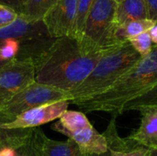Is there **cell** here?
<instances>
[{
  "label": "cell",
  "mask_w": 157,
  "mask_h": 156,
  "mask_svg": "<svg viewBox=\"0 0 157 156\" xmlns=\"http://www.w3.org/2000/svg\"><path fill=\"white\" fill-rule=\"evenodd\" d=\"M17 156H27L21 150H19V149L17 150Z\"/></svg>",
  "instance_id": "f1b7e54d"
},
{
  "label": "cell",
  "mask_w": 157,
  "mask_h": 156,
  "mask_svg": "<svg viewBox=\"0 0 157 156\" xmlns=\"http://www.w3.org/2000/svg\"><path fill=\"white\" fill-rule=\"evenodd\" d=\"M20 42L16 40H6L0 43V58L4 61H10L17 58L20 50Z\"/></svg>",
  "instance_id": "44dd1931"
},
{
  "label": "cell",
  "mask_w": 157,
  "mask_h": 156,
  "mask_svg": "<svg viewBox=\"0 0 157 156\" xmlns=\"http://www.w3.org/2000/svg\"><path fill=\"white\" fill-rule=\"evenodd\" d=\"M17 16L18 15L13 9L0 5V29H3L13 23L17 19Z\"/></svg>",
  "instance_id": "603a6c76"
},
{
  "label": "cell",
  "mask_w": 157,
  "mask_h": 156,
  "mask_svg": "<svg viewBox=\"0 0 157 156\" xmlns=\"http://www.w3.org/2000/svg\"><path fill=\"white\" fill-rule=\"evenodd\" d=\"M157 85V46L141 57L106 92L75 104L84 113L107 112L117 117L123 113L124 106Z\"/></svg>",
  "instance_id": "7a4b0ae2"
},
{
  "label": "cell",
  "mask_w": 157,
  "mask_h": 156,
  "mask_svg": "<svg viewBox=\"0 0 157 156\" xmlns=\"http://www.w3.org/2000/svg\"><path fill=\"white\" fill-rule=\"evenodd\" d=\"M23 0H0V5L6 6L11 9H13L17 15L20 14L21 6Z\"/></svg>",
  "instance_id": "d4e9b609"
},
{
  "label": "cell",
  "mask_w": 157,
  "mask_h": 156,
  "mask_svg": "<svg viewBox=\"0 0 157 156\" xmlns=\"http://www.w3.org/2000/svg\"><path fill=\"white\" fill-rule=\"evenodd\" d=\"M115 1H118V0H115Z\"/></svg>",
  "instance_id": "836d02e7"
},
{
  "label": "cell",
  "mask_w": 157,
  "mask_h": 156,
  "mask_svg": "<svg viewBox=\"0 0 157 156\" xmlns=\"http://www.w3.org/2000/svg\"><path fill=\"white\" fill-rule=\"evenodd\" d=\"M95 0H78L77 8H76V16L75 22V39L78 40L83 33L84 27L86 24V17L89 14V11L94 4Z\"/></svg>",
  "instance_id": "d6986e66"
},
{
  "label": "cell",
  "mask_w": 157,
  "mask_h": 156,
  "mask_svg": "<svg viewBox=\"0 0 157 156\" xmlns=\"http://www.w3.org/2000/svg\"><path fill=\"white\" fill-rule=\"evenodd\" d=\"M116 6L115 0H95L86 17L83 33L77 40L84 51H107L121 44L116 39Z\"/></svg>",
  "instance_id": "277c9868"
},
{
  "label": "cell",
  "mask_w": 157,
  "mask_h": 156,
  "mask_svg": "<svg viewBox=\"0 0 157 156\" xmlns=\"http://www.w3.org/2000/svg\"><path fill=\"white\" fill-rule=\"evenodd\" d=\"M145 107H157V85L144 94L129 101L123 108V112L139 110Z\"/></svg>",
  "instance_id": "ac0fdd59"
},
{
  "label": "cell",
  "mask_w": 157,
  "mask_h": 156,
  "mask_svg": "<svg viewBox=\"0 0 157 156\" xmlns=\"http://www.w3.org/2000/svg\"><path fill=\"white\" fill-rule=\"evenodd\" d=\"M128 41L131 43L132 48L142 57L148 54L154 47V43L151 40V37H150V34L148 31L144 32L134 38L130 39Z\"/></svg>",
  "instance_id": "ffe728a7"
},
{
  "label": "cell",
  "mask_w": 157,
  "mask_h": 156,
  "mask_svg": "<svg viewBox=\"0 0 157 156\" xmlns=\"http://www.w3.org/2000/svg\"><path fill=\"white\" fill-rule=\"evenodd\" d=\"M109 150L111 151L113 156H148L151 152L150 150L138 144H134L133 146L121 151H115L111 149Z\"/></svg>",
  "instance_id": "7402d4cb"
},
{
  "label": "cell",
  "mask_w": 157,
  "mask_h": 156,
  "mask_svg": "<svg viewBox=\"0 0 157 156\" xmlns=\"http://www.w3.org/2000/svg\"><path fill=\"white\" fill-rule=\"evenodd\" d=\"M83 156H113V155H112L111 151L109 149L107 152H105V153H103V154H83Z\"/></svg>",
  "instance_id": "83f0119b"
},
{
  "label": "cell",
  "mask_w": 157,
  "mask_h": 156,
  "mask_svg": "<svg viewBox=\"0 0 157 156\" xmlns=\"http://www.w3.org/2000/svg\"><path fill=\"white\" fill-rule=\"evenodd\" d=\"M32 57L15 58L0 67V105L35 83Z\"/></svg>",
  "instance_id": "8992f818"
},
{
  "label": "cell",
  "mask_w": 157,
  "mask_h": 156,
  "mask_svg": "<svg viewBox=\"0 0 157 156\" xmlns=\"http://www.w3.org/2000/svg\"><path fill=\"white\" fill-rule=\"evenodd\" d=\"M67 137L76 143L84 154H100L109 150L105 136L99 133L92 124L69 133Z\"/></svg>",
  "instance_id": "7c38bea8"
},
{
  "label": "cell",
  "mask_w": 157,
  "mask_h": 156,
  "mask_svg": "<svg viewBox=\"0 0 157 156\" xmlns=\"http://www.w3.org/2000/svg\"><path fill=\"white\" fill-rule=\"evenodd\" d=\"M0 156H17V150L13 148H4L0 150Z\"/></svg>",
  "instance_id": "4316f807"
},
{
  "label": "cell",
  "mask_w": 157,
  "mask_h": 156,
  "mask_svg": "<svg viewBox=\"0 0 157 156\" xmlns=\"http://www.w3.org/2000/svg\"><path fill=\"white\" fill-rule=\"evenodd\" d=\"M17 150H18V149H17ZM19 150H21V151H22V152H23V153H24V154H25L27 156H30L29 154H28V153H27V152H26V150L23 148V146H22V147H20V148H19Z\"/></svg>",
  "instance_id": "f546056e"
},
{
  "label": "cell",
  "mask_w": 157,
  "mask_h": 156,
  "mask_svg": "<svg viewBox=\"0 0 157 156\" xmlns=\"http://www.w3.org/2000/svg\"><path fill=\"white\" fill-rule=\"evenodd\" d=\"M147 8L145 0H118L115 13V23L119 27L125 23L146 19Z\"/></svg>",
  "instance_id": "4fadbf2b"
},
{
  "label": "cell",
  "mask_w": 157,
  "mask_h": 156,
  "mask_svg": "<svg viewBox=\"0 0 157 156\" xmlns=\"http://www.w3.org/2000/svg\"><path fill=\"white\" fill-rule=\"evenodd\" d=\"M78 0H57L55 5L43 17L51 39H75V22Z\"/></svg>",
  "instance_id": "52a82bcc"
},
{
  "label": "cell",
  "mask_w": 157,
  "mask_h": 156,
  "mask_svg": "<svg viewBox=\"0 0 157 156\" xmlns=\"http://www.w3.org/2000/svg\"><path fill=\"white\" fill-rule=\"evenodd\" d=\"M107 51L87 52L75 39H53L32 56L35 81L67 93L88 76Z\"/></svg>",
  "instance_id": "6da1fadb"
},
{
  "label": "cell",
  "mask_w": 157,
  "mask_h": 156,
  "mask_svg": "<svg viewBox=\"0 0 157 156\" xmlns=\"http://www.w3.org/2000/svg\"><path fill=\"white\" fill-rule=\"evenodd\" d=\"M30 156H83L72 140L54 141L47 137L39 128H34L30 139L23 146Z\"/></svg>",
  "instance_id": "9c48e42d"
},
{
  "label": "cell",
  "mask_w": 157,
  "mask_h": 156,
  "mask_svg": "<svg viewBox=\"0 0 157 156\" xmlns=\"http://www.w3.org/2000/svg\"><path fill=\"white\" fill-rule=\"evenodd\" d=\"M147 18L157 23V0H145Z\"/></svg>",
  "instance_id": "cb8c5ba5"
},
{
  "label": "cell",
  "mask_w": 157,
  "mask_h": 156,
  "mask_svg": "<svg viewBox=\"0 0 157 156\" xmlns=\"http://www.w3.org/2000/svg\"><path fill=\"white\" fill-rule=\"evenodd\" d=\"M149 34H150V37H151V40L153 41V43L157 46V23H155L149 30H148Z\"/></svg>",
  "instance_id": "484cf974"
},
{
  "label": "cell",
  "mask_w": 157,
  "mask_h": 156,
  "mask_svg": "<svg viewBox=\"0 0 157 156\" xmlns=\"http://www.w3.org/2000/svg\"><path fill=\"white\" fill-rule=\"evenodd\" d=\"M7 62H8V61H4V60H2V59L0 58V67L3 66V65H4L6 63H7Z\"/></svg>",
  "instance_id": "4dcf8cb0"
},
{
  "label": "cell",
  "mask_w": 157,
  "mask_h": 156,
  "mask_svg": "<svg viewBox=\"0 0 157 156\" xmlns=\"http://www.w3.org/2000/svg\"><path fill=\"white\" fill-rule=\"evenodd\" d=\"M61 100H67L66 92L35 82L0 105V124L8 123L20 114L39 106Z\"/></svg>",
  "instance_id": "5b68a950"
},
{
  "label": "cell",
  "mask_w": 157,
  "mask_h": 156,
  "mask_svg": "<svg viewBox=\"0 0 157 156\" xmlns=\"http://www.w3.org/2000/svg\"><path fill=\"white\" fill-rule=\"evenodd\" d=\"M141 123L127 139L151 152H157V107H145L139 109Z\"/></svg>",
  "instance_id": "8fae6325"
},
{
  "label": "cell",
  "mask_w": 157,
  "mask_h": 156,
  "mask_svg": "<svg viewBox=\"0 0 157 156\" xmlns=\"http://www.w3.org/2000/svg\"><path fill=\"white\" fill-rule=\"evenodd\" d=\"M69 104L70 102L67 100H61L39 106L20 114L8 123L0 124V128L6 130L39 128L43 124L60 119L67 110Z\"/></svg>",
  "instance_id": "ba28073f"
},
{
  "label": "cell",
  "mask_w": 157,
  "mask_h": 156,
  "mask_svg": "<svg viewBox=\"0 0 157 156\" xmlns=\"http://www.w3.org/2000/svg\"><path fill=\"white\" fill-rule=\"evenodd\" d=\"M150 156H157V152H150Z\"/></svg>",
  "instance_id": "1f68e13d"
},
{
  "label": "cell",
  "mask_w": 157,
  "mask_h": 156,
  "mask_svg": "<svg viewBox=\"0 0 157 156\" xmlns=\"http://www.w3.org/2000/svg\"><path fill=\"white\" fill-rule=\"evenodd\" d=\"M32 132L33 129L6 130L0 128V150L4 148L19 149L27 144Z\"/></svg>",
  "instance_id": "2e32d148"
},
{
  "label": "cell",
  "mask_w": 157,
  "mask_h": 156,
  "mask_svg": "<svg viewBox=\"0 0 157 156\" xmlns=\"http://www.w3.org/2000/svg\"><path fill=\"white\" fill-rule=\"evenodd\" d=\"M56 2L57 0H23L19 16L32 22L42 21Z\"/></svg>",
  "instance_id": "9a60e30c"
},
{
  "label": "cell",
  "mask_w": 157,
  "mask_h": 156,
  "mask_svg": "<svg viewBox=\"0 0 157 156\" xmlns=\"http://www.w3.org/2000/svg\"><path fill=\"white\" fill-rule=\"evenodd\" d=\"M155 23L148 18L133 20L123 25H121L116 29V39L118 42L122 43L128 41L130 39L134 38L144 32L148 31Z\"/></svg>",
  "instance_id": "e0dca14e"
},
{
  "label": "cell",
  "mask_w": 157,
  "mask_h": 156,
  "mask_svg": "<svg viewBox=\"0 0 157 156\" xmlns=\"http://www.w3.org/2000/svg\"><path fill=\"white\" fill-rule=\"evenodd\" d=\"M89 125H91V123L89 122L84 112L75 110H66L61 116L59 120L52 126V129L57 132L67 136L69 133L87 127Z\"/></svg>",
  "instance_id": "5bb4252c"
},
{
  "label": "cell",
  "mask_w": 157,
  "mask_h": 156,
  "mask_svg": "<svg viewBox=\"0 0 157 156\" xmlns=\"http://www.w3.org/2000/svg\"><path fill=\"white\" fill-rule=\"evenodd\" d=\"M148 156H150V154H149V155H148Z\"/></svg>",
  "instance_id": "d6a6232c"
},
{
  "label": "cell",
  "mask_w": 157,
  "mask_h": 156,
  "mask_svg": "<svg viewBox=\"0 0 157 156\" xmlns=\"http://www.w3.org/2000/svg\"><path fill=\"white\" fill-rule=\"evenodd\" d=\"M141 57L129 41L110 49L101 57L88 76L75 88L67 92V100L75 105L106 92Z\"/></svg>",
  "instance_id": "3957f363"
},
{
  "label": "cell",
  "mask_w": 157,
  "mask_h": 156,
  "mask_svg": "<svg viewBox=\"0 0 157 156\" xmlns=\"http://www.w3.org/2000/svg\"><path fill=\"white\" fill-rule=\"evenodd\" d=\"M44 38H50V36L42 21L32 22L19 15L13 23L0 29V43L9 39L22 43Z\"/></svg>",
  "instance_id": "30bf717a"
}]
</instances>
